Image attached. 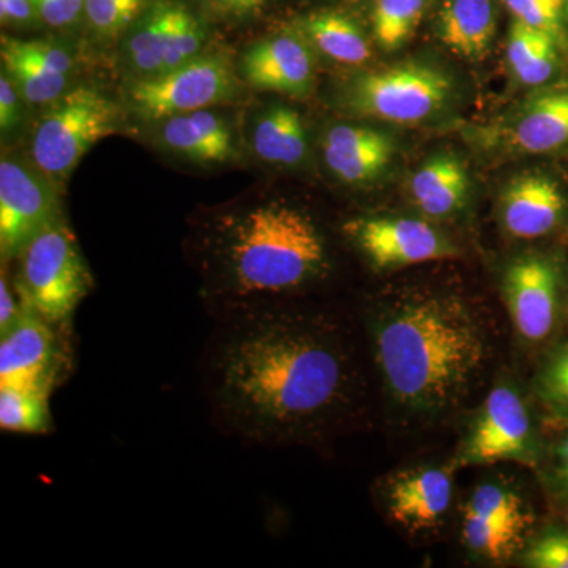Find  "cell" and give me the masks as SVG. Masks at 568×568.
Masks as SVG:
<instances>
[{"mask_svg":"<svg viewBox=\"0 0 568 568\" xmlns=\"http://www.w3.org/2000/svg\"><path fill=\"white\" fill-rule=\"evenodd\" d=\"M345 335L335 317L286 304L215 317L197 365L213 422L245 444L323 439L357 387Z\"/></svg>","mask_w":568,"mask_h":568,"instance_id":"6da1fadb","label":"cell"},{"mask_svg":"<svg viewBox=\"0 0 568 568\" xmlns=\"http://www.w3.org/2000/svg\"><path fill=\"white\" fill-rule=\"evenodd\" d=\"M201 253L213 320L283 304L331 271L327 242L313 216L283 201L216 216L204 227Z\"/></svg>","mask_w":568,"mask_h":568,"instance_id":"7a4b0ae2","label":"cell"},{"mask_svg":"<svg viewBox=\"0 0 568 568\" xmlns=\"http://www.w3.org/2000/svg\"><path fill=\"white\" fill-rule=\"evenodd\" d=\"M376 361L395 402L410 410L443 409L484 366V332L450 297L402 302L377 317Z\"/></svg>","mask_w":568,"mask_h":568,"instance_id":"3957f363","label":"cell"},{"mask_svg":"<svg viewBox=\"0 0 568 568\" xmlns=\"http://www.w3.org/2000/svg\"><path fill=\"white\" fill-rule=\"evenodd\" d=\"M14 261L13 283L26 306L51 323L71 324L93 278L65 220L41 231Z\"/></svg>","mask_w":568,"mask_h":568,"instance_id":"277c9868","label":"cell"},{"mask_svg":"<svg viewBox=\"0 0 568 568\" xmlns=\"http://www.w3.org/2000/svg\"><path fill=\"white\" fill-rule=\"evenodd\" d=\"M115 123L118 108L106 95L89 85L71 89L48 104L36 125L33 166L61 185L97 142L114 133Z\"/></svg>","mask_w":568,"mask_h":568,"instance_id":"5b68a950","label":"cell"},{"mask_svg":"<svg viewBox=\"0 0 568 568\" xmlns=\"http://www.w3.org/2000/svg\"><path fill=\"white\" fill-rule=\"evenodd\" d=\"M346 95L355 114L409 125L433 118L446 106L452 81L428 63L405 62L358 74Z\"/></svg>","mask_w":568,"mask_h":568,"instance_id":"8992f818","label":"cell"},{"mask_svg":"<svg viewBox=\"0 0 568 568\" xmlns=\"http://www.w3.org/2000/svg\"><path fill=\"white\" fill-rule=\"evenodd\" d=\"M235 92L237 81L230 61L223 55H200L166 73L136 78L126 100L141 121L163 122L227 102Z\"/></svg>","mask_w":568,"mask_h":568,"instance_id":"52a82bcc","label":"cell"},{"mask_svg":"<svg viewBox=\"0 0 568 568\" xmlns=\"http://www.w3.org/2000/svg\"><path fill=\"white\" fill-rule=\"evenodd\" d=\"M73 364L71 324H55L28 310L0 334V387L28 388L51 396Z\"/></svg>","mask_w":568,"mask_h":568,"instance_id":"ba28073f","label":"cell"},{"mask_svg":"<svg viewBox=\"0 0 568 568\" xmlns=\"http://www.w3.org/2000/svg\"><path fill=\"white\" fill-rule=\"evenodd\" d=\"M58 185L39 168L3 156L0 162V256L17 260L33 239L62 220Z\"/></svg>","mask_w":568,"mask_h":568,"instance_id":"9c48e42d","label":"cell"},{"mask_svg":"<svg viewBox=\"0 0 568 568\" xmlns=\"http://www.w3.org/2000/svg\"><path fill=\"white\" fill-rule=\"evenodd\" d=\"M349 235L369 263L377 268H398L457 256L446 235L424 220L406 216H369L345 224Z\"/></svg>","mask_w":568,"mask_h":568,"instance_id":"30bf717a","label":"cell"},{"mask_svg":"<svg viewBox=\"0 0 568 568\" xmlns=\"http://www.w3.org/2000/svg\"><path fill=\"white\" fill-rule=\"evenodd\" d=\"M532 458V425L525 403L511 388H495L470 429L462 463L491 465L504 459L530 463Z\"/></svg>","mask_w":568,"mask_h":568,"instance_id":"8fae6325","label":"cell"},{"mask_svg":"<svg viewBox=\"0 0 568 568\" xmlns=\"http://www.w3.org/2000/svg\"><path fill=\"white\" fill-rule=\"evenodd\" d=\"M504 297L511 321L529 342L551 334L558 317V268L547 257L523 256L508 265L504 275Z\"/></svg>","mask_w":568,"mask_h":568,"instance_id":"7c38bea8","label":"cell"},{"mask_svg":"<svg viewBox=\"0 0 568 568\" xmlns=\"http://www.w3.org/2000/svg\"><path fill=\"white\" fill-rule=\"evenodd\" d=\"M244 80L257 91L304 99L315 84V55L304 37L280 33L257 41L241 63Z\"/></svg>","mask_w":568,"mask_h":568,"instance_id":"4fadbf2b","label":"cell"},{"mask_svg":"<svg viewBox=\"0 0 568 568\" xmlns=\"http://www.w3.org/2000/svg\"><path fill=\"white\" fill-rule=\"evenodd\" d=\"M324 162L339 181L362 185L375 181L394 159L395 144L386 133L358 125H336L325 134Z\"/></svg>","mask_w":568,"mask_h":568,"instance_id":"5bb4252c","label":"cell"},{"mask_svg":"<svg viewBox=\"0 0 568 568\" xmlns=\"http://www.w3.org/2000/svg\"><path fill=\"white\" fill-rule=\"evenodd\" d=\"M564 205L562 193L551 179L541 174L519 175L504 190V226L514 237H541L555 230Z\"/></svg>","mask_w":568,"mask_h":568,"instance_id":"9a60e30c","label":"cell"},{"mask_svg":"<svg viewBox=\"0 0 568 568\" xmlns=\"http://www.w3.org/2000/svg\"><path fill=\"white\" fill-rule=\"evenodd\" d=\"M450 503L452 478L439 467L403 474L388 488L390 517L409 530L439 525Z\"/></svg>","mask_w":568,"mask_h":568,"instance_id":"2e32d148","label":"cell"},{"mask_svg":"<svg viewBox=\"0 0 568 568\" xmlns=\"http://www.w3.org/2000/svg\"><path fill=\"white\" fill-rule=\"evenodd\" d=\"M160 141L168 151L196 163H226L237 155L230 125L222 115L207 110L166 119Z\"/></svg>","mask_w":568,"mask_h":568,"instance_id":"e0dca14e","label":"cell"},{"mask_svg":"<svg viewBox=\"0 0 568 568\" xmlns=\"http://www.w3.org/2000/svg\"><path fill=\"white\" fill-rule=\"evenodd\" d=\"M469 192L465 164L450 153L433 156L410 179L414 203L425 215L444 219L462 211Z\"/></svg>","mask_w":568,"mask_h":568,"instance_id":"ac0fdd59","label":"cell"},{"mask_svg":"<svg viewBox=\"0 0 568 568\" xmlns=\"http://www.w3.org/2000/svg\"><path fill=\"white\" fill-rule=\"evenodd\" d=\"M496 33L491 0H446L439 11V37L455 54L469 61L484 58Z\"/></svg>","mask_w":568,"mask_h":568,"instance_id":"d6986e66","label":"cell"},{"mask_svg":"<svg viewBox=\"0 0 568 568\" xmlns=\"http://www.w3.org/2000/svg\"><path fill=\"white\" fill-rule=\"evenodd\" d=\"M174 0H156L133 22L123 43V61L136 78L162 73L164 52L178 10Z\"/></svg>","mask_w":568,"mask_h":568,"instance_id":"ffe728a7","label":"cell"},{"mask_svg":"<svg viewBox=\"0 0 568 568\" xmlns=\"http://www.w3.org/2000/svg\"><path fill=\"white\" fill-rule=\"evenodd\" d=\"M514 142L521 151L544 153L568 142V85L538 93L515 125Z\"/></svg>","mask_w":568,"mask_h":568,"instance_id":"44dd1931","label":"cell"},{"mask_svg":"<svg viewBox=\"0 0 568 568\" xmlns=\"http://www.w3.org/2000/svg\"><path fill=\"white\" fill-rule=\"evenodd\" d=\"M254 153L265 163L295 166L305 159L306 132L297 111L286 106L268 108L253 129Z\"/></svg>","mask_w":568,"mask_h":568,"instance_id":"7402d4cb","label":"cell"},{"mask_svg":"<svg viewBox=\"0 0 568 568\" xmlns=\"http://www.w3.org/2000/svg\"><path fill=\"white\" fill-rule=\"evenodd\" d=\"M306 39L325 58L349 65H361L372 58L368 40L357 24L338 11H317L301 22Z\"/></svg>","mask_w":568,"mask_h":568,"instance_id":"603a6c76","label":"cell"},{"mask_svg":"<svg viewBox=\"0 0 568 568\" xmlns=\"http://www.w3.org/2000/svg\"><path fill=\"white\" fill-rule=\"evenodd\" d=\"M507 59L519 81L540 85L558 65L556 37L515 20L507 40Z\"/></svg>","mask_w":568,"mask_h":568,"instance_id":"cb8c5ba5","label":"cell"},{"mask_svg":"<svg viewBox=\"0 0 568 568\" xmlns=\"http://www.w3.org/2000/svg\"><path fill=\"white\" fill-rule=\"evenodd\" d=\"M0 54H2L3 71H7L13 84L17 85L26 103L51 104L65 93L69 77L52 73L40 63L24 58L3 41L0 44Z\"/></svg>","mask_w":568,"mask_h":568,"instance_id":"d4e9b609","label":"cell"},{"mask_svg":"<svg viewBox=\"0 0 568 568\" xmlns=\"http://www.w3.org/2000/svg\"><path fill=\"white\" fill-rule=\"evenodd\" d=\"M0 428L18 435L52 432L50 396L28 388L0 387Z\"/></svg>","mask_w":568,"mask_h":568,"instance_id":"484cf974","label":"cell"},{"mask_svg":"<svg viewBox=\"0 0 568 568\" xmlns=\"http://www.w3.org/2000/svg\"><path fill=\"white\" fill-rule=\"evenodd\" d=\"M529 523L515 521V519H497L478 517L465 514L463 521V537L467 547L489 560H504L510 558L519 545L523 532Z\"/></svg>","mask_w":568,"mask_h":568,"instance_id":"4316f807","label":"cell"},{"mask_svg":"<svg viewBox=\"0 0 568 568\" xmlns=\"http://www.w3.org/2000/svg\"><path fill=\"white\" fill-rule=\"evenodd\" d=\"M428 0H376L373 29L377 44L392 51L406 43L424 17Z\"/></svg>","mask_w":568,"mask_h":568,"instance_id":"83f0119b","label":"cell"},{"mask_svg":"<svg viewBox=\"0 0 568 568\" xmlns=\"http://www.w3.org/2000/svg\"><path fill=\"white\" fill-rule=\"evenodd\" d=\"M149 0H84V14L92 32L102 39H114L148 9Z\"/></svg>","mask_w":568,"mask_h":568,"instance_id":"f1b7e54d","label":"cell"},{"mask_svg":"<svg viewBox=\"0 0 568 568\" xmlns=\"http://www.w3.org/2000/svg\"><path fill=\"white\" fill-rule=\"evenodd\" d=\"M204 43L205 31L203 24L185 6L178 3L173 29H171L166 52H164L162 73L200 58Z\"/></svg>","mask_w":568,"mask_h":568,"instance_id":"f546056e","label":"cell"},{"mask_svg":"<svg viewBox=\"0 0 568 568\" xmlns=\"http://www.w3.org/2000/svg\"><path fill=\"white\" fill-rule=\"evenodd\" d=\"M466 514L478 517L515 519V521L530 523L528 511L523 506V500L510 489L485 484L478 487L470 496L466 506Z\"/></svg>","mask_w":568,"mask_h":568,"instance_id":"4dcf8cb0","label":"cell"},{"mask_svg":"<svg viewBox=\"0 0 568 568\" xmlns=\"http://www.w3.org/2000/svg\"><path fill=\"white\" fill-rule=\"evenodd\" d=\"M2 41L24 58L40 63L41 67L52 71V73L70 77L74 69L73 54L62 44L44 40H17L10 39V37H2Z\"/></svg>","mask_w":568,"mask_h":568,"instance_id":"1f68e13d","label":"cell"},{"mask_svg":"<svg viewBox=\"0 0 568 568\" xmlns=\"http://www.w3.org/2000/svg\"><path fill=\"white\" fill-rule=\"evenodd\" d=\"M506 6L515 20L558 37L567 0H506Z\"/></svg>","mask_w":568,"mask_h":568,"instance_id":"d6a6232c","label":"cell"},{"mask_svg":"<svg viewBox=\"0 0 568 568\" xmlns=\"http://www.w3.org/2000/svg\"><path fill=\"white\" fill-rule=\"evenodd\" d=\"M534 568H568V534L549 530L530 545L525 556Z\"/></svg>","mask_w":568,"mask_h":568,"instance_id":"836d02e7","label":"cell"},{"mask_svg":"<svg viewBox=\"0 0 568 568\" xmlns=\"http://www.w3.org/2000/svg\"><path fill=\"white\" fill-rule=\"evenodd\" d=\"M37 14L51 28H67L80 20L84 0H33Z\"/></svg>","mask_w":568,"mask_h":568,"instance_id":"e575fe53","label":"cell"},{"mask_svg":"<svg viewBox=\"0 0 568 568\" xmlns=\"http://www.w3.org/2000/svg\"><path fill=\"white\" fill-rule=\"evenodd\" d=\"M28 310L21 294L18 293L17 286H14L13 278H10L6 265H2V275H0V334L10 331L28 313Z\"/></svg>","mask_w":568,"mask_h":568,"instance_id":"d590c367","label":"cell"},{"mask_svg":"<svg viewBox=\"0 0 568 568\" xmlns=\"http://www.w3.org/2000/svg\"><path fill=\"white\" fill-rule=\"evenodd\" d=\"M22 97L18 92L17 85L13 84L9 74L3 71L0 74V130H2L3 136H9L11 132H14L21 122Z\"/></svg>","mask_w":568,"mask_h":568,"instance_id":"8d00e7d4","label":"cell"},{"mask_svg":"<svg viewBox=\"0 0 568 568\" xmlns=\"http://www.w3.org/2000/svg\"><path fill=\"white\" fill-rule=\"evenodd\" d=\"M541 392L545 398L568 384V346L551 358L541 375Z\"/></svg>","mask_w":568,"mask_h":568,"instance_id":"74e56055","label":"cell"},{"mask_svg":"<svg viewBox=\"0 0 568 568\" xmlns=\"http://www.w3.org/2000/svg\"><path fill=\"white\" fill-rule=\"evenodd\" d=\"M37 14L33 0H0V18L3 24H31Z\"/></svg>","mask_w":568,"mask_h":568,"instance_id":"f35d334b","label":"cell"},{"mask_svg":"<svg viewBox=\"0 0 568 568\" xmlns=\"http://www.w3.org/2000/svg\"><path fill=\"white\" fill-rule=\"evenodd\" d=\"M207 6L220 13L231 14V17H248L263 9L267 0H204Z\"/></svg>","mask_w":568,"mask_h":568,"instance_id":"ab89813d","label":"cell"},{"mask_svg":"<svg viewBox=\"0 0 568 568\" xmlns=\"http://www.w3.org/2000/svg\"><path fill=\"white\" fill-rule=\"evenodd\" d=\"M558 476L568 488V436L558 448Z\"/></svg>","mask_w":568,"mask_h":568,"instance_id":"60d3db41","label":"cell"},{"mask_svg":"<svg viewBox=\"0 0 568 568\" xmlns=\"http://www.w3.org/2000/svg\"><path fill=\"white\" fill-rule=\"evenodd\" d=\"M549 402L558 403V405L568 406V384L567 386L560 387L555 394L548 396Z\"/></svg>","mask_w":568,"mask_h":568,"instance_id":"b9f144b4","label":"cell"},{"mask_svg":"<svg viewBox=\"0 0 568 568\" xmlns=\"http://www.w3.org/2000/svg\"><path fill=\"white\" fill-rule=\"evenodd\" d=\"M566 10H567V18H568V0H567Z\"/></svg>","mask_w":568,"mask_h":568,"instance_id":"7bdbcfd3","label":"cell"}]
</instances>
